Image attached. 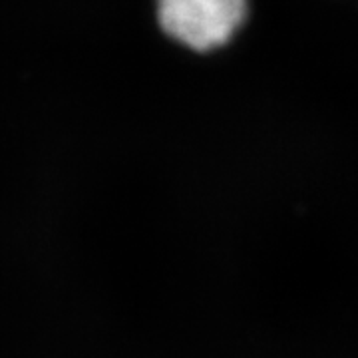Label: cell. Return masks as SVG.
I'll use <instances>...</instances> for the list:
<instances>
[{
    "instance_id": "6da1fadb",
    "label": "cell",
    "mask_w": 358,
    "mask_h": 358,
    "mask_svg": "<svg viewBox=\"0 0 358 358\" xmlns=\"http://www.w3.org/2000/svg\"><path fill=\"white\" fill-rule=\"evenodd\" d=\"M249 10V0H155L159 30L193 54H213L229 46Z\"/></svg>"
}]
</instances>
